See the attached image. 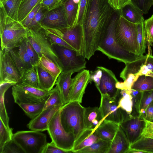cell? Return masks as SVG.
Returning <instances> with one entry per match:
<instances>
[{
    "instance_id": "cell-43",
    "label": "cell",
    "mask_w": 153,
    "mask_h": 153,
    "mask_svg": "<svg viewBox=\"0 0 153 153\" xmlns=\"http://www.w3.org/2000/svg\"><path fill=\"white\" fill-rule=\"evenodd\" d=\"M0 153H2L4 146L12 139V129L7 128L0 119Z\"/></svg>"
},
{
    "instance_id": "cell-13",
    "label": "cell",
    "mask_w": 153,
    "mask_h": 153,
    "mask_svg": "<svg viewBox=\"0 0 153 153\" xmlns=\"http://www.w3.org/2000/svg\"><path fill=\"white\" fill-rule=\"evenodd\" d=\"M22 76L9 51H0V83L4 82L16 84L20 82Z\"/></svg>"
},
{
    "instance_id": "cell-2",
    "label": "cell",
    "mask_w": 153,
    "mask_h": 153,
    "mask_svg": "<svg viewBox=\"0 0 153 153\" xmlns=\"http://www.w3.org/2000/svg\"><path fill=\"white\" fill-rule=\"evenodd\" d=\"M116 12L101 34L97 51H100L109 59H114L125 64L134 61L140 56L125 50L118 43L115 31L120 10Z\"/></svg>"
},
{
    "instance_id": "cell-38",
    "label": "cell",
    "mask_w": 153,
    "mask_h": 153,
    "mask_svg": "<svg viewBox=\"0 0 153 153\" xmlns=\"http://www.w3.org/2000/svg\"><path fill=\"white\" fill-rule=\"evenodd\" d=\"M23 0H8L2 4L8 16L16 21H19V11Z\"/></svg>"
},
{
    "instance_id": "cell-58",
    "label": "cell",
    "mask_w": 153,
    "mask_h": 153,
    "mask_svg": "<svg viewBox=\"0 0 153 153\" xmlns=\"http://www.w3.org/2000/svg\"><path fill=\"white\" fill-rule=\"evenodd\" d=\"M144 118L148 121H153V100L146 109Z\"/></svg>"
},
{
    "instance_id": "cell-1",
    "label": "cell",
    "mask_w": 153,
    "mask_h": 153,
    "mask_svg": "<svg viewBox=\"0 0 153 153\" xmlns=\"http://www.w3.org/2000/svg\"><path fill=\"white\" fill-rule=\"evenodd\" d=\"M116 11L108 0H91L86 20L82 28V55L85 59L89 60L94 54L101 34Z\"/></svg>"
},
{
    "instance_id": "cell-22",
    "label": "cell",
    "mask_w": 153,
    "mask_h": 153,
    "mask_svg": "<svg viewBox=\"0 0 153 153\" xmlns=\"http://www.w3.org/2000/svg\"><path fill=\"white\" fill-rule=\"evenodd\" d=\"M74 73L73 71L62 72L56 82L55 85L60 92L64 105L70 101L71 76Z\"/></svg>"
},
{
    "instance_id": "cell-21",
    "label": "cell",
    "mask_w": 153,
    "mask_h": 153,
    "mask_svg": "<svg viewBox=\"0 0 153 153\" xmlns=\"http://www.w3.org/2000/svg\"><path fill=\"white\" fill-rule=\"evenodd\" d=\"M130 145L120 125L111 141L108 153H128Z\"/></svg>"
},
{
    "instance_id": "cell-36",
    "label": "cell",
    "mask_w": 153,
    "mask_h": 153,
    "mask_svg": "<svg viewBox=\"0 0 153 153\" xmlns=\"http://www.w3.org/2000/svg\"><path fill=\"white\" fill-rule=\"evenodd\" d=\"M64 105L60 92L56 85L51 90L50 94L46 101L43 110L57 106H63Z\"/></svg>"
},
{
    "instance_id": "cell-61",
    "label": "cell",
    "mask_w": 153,
    "mask_h": 153,
    "mask_svg": "<svg viewBox=\"0 0 153 153\" xmlns=\"http://www.w3.org/2000/svg\"><path fill=\"white\" fill-rule=\"evenodd\" d=\"M64 4V3L68 0H60Z\"/></svg>"
},
{
    "instance_id": "cell-56",
    "label": "cell",
    "mask_w": 153,
    "mask_h": 153,
    "mask_svg": "<svg viewBox=\"0 0 153 153\" xmlns=\"http://www.w3.org/2000/svg\"><path fill=\"white\" fill-rule=\"evenodd\" d=\"M108 1L115 11L120 10L126 5L131 3V0H108Z\"/></svg>"
},
{
    "instance_id": "cell-31",
    "label": "cell",
    "mask_w": 153,
    "mask_h": 153,
    "mask_svg": "<svg viewBox=\"0 0 153 153\" xmlns=\"http://www.w3.org/2000/svg\"><path fill=\"white\" fill-rule=\"evenodd\" d=\"M38 65L56 79L62 72L61 69L53 61L43 54L39 58Z\"/></svg>"
},
{
    "instance_id": "cell-16",
    "label": "cell",
    "mask_w": 153,
    "mask_h": 153,
    "mask_svg": "<svg viewBox=\"0 0 153 153\" xmlns=\"http://www.w3.org/2000/svg\"><path fill=\"white\" fill-rule=\"evenodd\" d=\"M90 75L88 70L84 69L72 78L69 102L76 101L82 102L87 86L91 82Z\"/></svg>"
},
{
    "instance_id": "cell-20",
    "label": "cell",
    "mask_w": 153,
    "mask_h": 153,
    "mask_svg": "<svg viewBox=\"0 0 153 153\" xmlns=\"http://www.w3.org/2000/svg\"><path fill=\"white\" fill-rule=\"evenodd\" d=\"M9 51L22 77L24 73L33 65L27 54L23 42L18 48Z\"/></svg>"
},
{
    "instance_id": "cell-12",
    "label": "cell",
    "mask_w": 153,
    "mask_h": 153,
    "mask_svg": "<svg viewBox=\"0 0 153 153\" xmlns=\"http://www.w3.org/2000/svg\"><path fill=\"white\" fill-rule=\"evenodd\" d=\"M125 64V67L120 75V77L124 81L130 74L138 76L145 75L153 77V56L150 53L143 55L134 61Z\"/></svg>"
},
{
    "instance_id": "cell-42",
    "label": "cell",
    "mask_w": 153,
    "mask_h": 153,
    "mask_svg": "<svg viewBox=\"0 0 153 153\" xmlns=\"http://www.w3.org/2000/svg\"><path fill=\"white\" fill-rule=\"evenodd\" d=\"M143 91L131 89V94L132 97V110L130 115L134 117H140V107Z\"/></svg>"
},
{
    "instance_id": "cell-39",
    "label": "cell",
    "mask_w": 153,
    "mask_h": 153,
    "mask_svg": "<svg viewBox=\"0 0 153 153\" xmlns=\"http://www.w3.org/2000/svg\"><path fill=\"white\" fill-rule=\"evenodd\" d=\"M20 82L26 85L38 88V78L35 66H33L24 73Z\"/></svg>"
},
{
    "instance_id": "cell-15",
    "label": "cell",
    "mask_w": 153,
    "mask_h": 153,
    "mask_svg": "<svg viewBox=\"0 0 153 153\" xmlns=\"http://www.w3.org/2000/svg\"><path fill=\"white\" fill-rule=\"evenodd\" d=\"M145 125V118L141 117H134L130 115L120 124L130 145L141 137Z\"/></svg>"
},
{
    "instance_id": "cell-49",
    "label": "cell",
    "mask_w": 153,
    "mask_h": 153,
    "mask_svg": "<svg viewBox=\"0 0 153 153\" xmlns=\"http://www.w3.org/2000/svg\"><path fill=\"white\" fill-rule=\"evenodd\" d=\"M2 153H25L20 146L13 139L4 146Z\"/></svg>"
},
{
    "instance_id": "cell-7",
    "label": "cell",
    "mask_w": 153,
    "mask_h": 153,
    "mask_svg": "<svg viewBox=\"0 0 153 153\" xmlns=\"http://www.w3.org/2000/svg\"><path fill=\"white\" fill-rule=\"evenodd\" d=\"M58 56L62 72H79L86 67L85 57L76 51L57 45H52Z\"/></svg>"
},
{
    "instance_id": "cell-14",
    "label": "cell",
    "mask_w": 153,
    "mask_h": 153,
    "mask_svg": "<svg viewBox=\"0 0 153 153\" xmlns=\"http://www.w3.org/2000/svg\"><path fill=\"white\" fill-rule=\"evenodd\" d=\"M99 108L104 120L120 124L129 114L119 107L116 98L107 94L101 95Z\"/></svg>"
},
{
    "instance_id": "cell-8",
    "label": "cell",
    "mask_w": 153,
    "mask_h": 153,
    "mask_svg": "<svg viewBox=\"0 0 153 153\" xmlns=\"http://www.w3.org/2000/svg\"><path fill=\"white\" fill-rule=\"evenodd\" d=\"M12 90L14 102L18 104L39 103L47 100L51 93V90H44L21 82L13 85Z\"/></svg>"
},
{
    "instance_id": "cell-17",
    "label": "cell",
    "mask_w": 153,
    "mask_h": 153,
    "mask_svg": "<svg viewBox=\"0 0 153 153\" xmlns=\"http://www.w3.org/2000/svg\"><path fill=\"white\" fill-rule=\"evenodd\" d=\"M102 71L99 85L97 88L101 95L107 94L111 98H116L119 96L120 90L116 86L119 82L114 73L111 70L104 67L97 66Z\"/></svg>"
},
{
    "instance_id": "cell-52",
    "label": "cell",
    "mask_w": 153,
    "mask_h": 153,
    "mask_svg": "<svg viewBox=\"0 0 153 153\" xmlns=\"http://www.w3.org/2000/svg\"><path fill=\"white\" fill-rule=\"evenodd\" d=\"M40 3L42 7L48 12L64 4L60 0H42Z\"/></svg>"
},
{
    "instance_id": "cell-11",
    "label": "cell",
    "mask_w": 153,
    "mask_h": 153,
    "mask_svg": "<svg viewBox=\"0 0 153 153\" xmlns=\"http://www.w3.org/2000/svg\"><path fill=\"white\" fill-rule=\"evenodd\" d=\"M44 31L50 33L59 37L82 55L83 33L82 27L77 25L74 27L57 29L42 25Z\"/></svg>"
},
{
    "instance_id": "cell-24",
    "label": "cell",
    "mask_w": 153,
    "mask_h": 153,
    "mask_svg": "<svg viewBox=\"0 0 153 153\" xmlns=\"http://www.w3.org/2000/svg\"><path fill=\"white\" fill-rule=\"evenodd\" d=\"M101 139L95 130L86 129L76 140L72 151L73 153L90 146Z\"/></svg>"
},
{
    "instance_id": "cell-47",
    "label": "cell",
    "mask_w": 153,
    "mask_h": 153,
    "mask_svg": "<svg viewBox=\"0 0 153 153\" xmlns=\"http://www.w3.org/2000/svg\"><path fill=\"white\" fill-rule=\"evenodd\" d=\"M144 23L147 43L149 46H152L153 43V15L144 21Z\"/></svg>"
},
{
    "instance_id": "cell-48",
    "label": "cell",
    "mask_w": 153,
    "mask_h": 153,
    "mask_svg": "<svg viewBox=\"0 0 153 153\" xmlns=\"http://www.w3.org/2000/svg\"><path fill=\"white\" fill-rule=\"evenodd\" d=\"M131 2L141 10L143 13H147L153 5V0H131Z\"/></svg>"
},
{
    "instance_id": "cell-3",
    "label": "cell",
    "mask_w": 153,
    "mask_h": 153,
    "mask_svg": "<svg viewBox=\"0 0 153 153\" xmlns=\"http://www.w3.org/2000/svg\"><path fill=\"white\" fill-rule=\"evenodd\" d=\"M28 33V28L8 16L4 5L0 3L1 49L9 51L18 47Z\"/></svg>"
},
{
    "instance_id": "cell-33",
    "label": "cell",
    "mask_w": 153,
    "mask_h": 153,
    "mask_svg": "<svg viewBox=\"0 0 153 153\" xmlns=\"http://www.w3.org/2000/svg\"><path fill=\"white\" fill-rule=\"evenodd\" d=\"M131 89L120 90V96L118 101L119 107L129 115L131 114L132 107Z\"/></svg>"
},
{
    "instance_id": "cell-51",
    "label": "cell",
    "mask_w": 153,
    "mask_h": 153,
    "mask_svg": "<svg viewBox=\"0 0 153 153\" xmlns=\"http://www.w3.org/2000/svg\"><path fill=\"white\" fill-rule=\"evenodd\" d=\"M43 30L52 45H57L74 50L72 47L59 37L50 33Z\"/></svg>"
},
{
    "instance_id": "cell-27",
    "label": "cell",
    "mask_w": 153,
    "mask_h": 153,
    "mask_svg": "<svg viewBox=\"0 0 153 153\" xmlns=\"http://www.w3.org/2000/svg\"><path fill=\"white\" fill-rule=\"evenodd\" d=\"M35 66L38 78V88L44 90L50 91L55 85L57 79L44 70L38 65Z\"/></svg>"
},
{
    "instance_id": "cell-59",
    "label": "cell",
    "mask_w": 153,
    "mask_h": 153,
    "mask_svg": "<svg viewBox=\"0 0 153 153\" xmlns=\"http://www.w3.org/2000/svg\"><path fill=\"white\" fill-rule=\"evenodd\" d=\"M8 0H0V3L3 4Z\"/></svg>"
},
{
    "instance_id": "cell-26",
    "label": "cell",
    "mask_w": 153,
    "mask_h": 153,
    "mask_svg": "<svg viewBox=\"0 0 153 153\" xmlns=\"http://www.w3.org/2000/svg\"><path fill=\"white\" fill-rule=\"evenodd\" d=\"M120 11L124 18L132 23L138 24L144 21L142 12L131 3L126 5Z\"/></svg>"
},
{
    "instance_id": "cell-5",
    "label": "cell",
    "mask_w": 153,
    "mask_h": 153,
    "mask_svg": "<svg viewBox=\"0 0 153 153\" xmlns=\"http://www.w3.org/2000/svg\"><path fill=\"white\" fill-rule=\"evenodd\" d=\"M137 35V24L127 21L120 11L116 28L117 40L125 50L139 56Z\"/></svg>"
},
{
    "instance_id": "cell-30",
    "label": "cell",
    "mask_w": 153,
    "mask_h": 153,
    "mask_svg": "<svg viewBox=\"0 0 153 153\" xmlns=\"http://www.w3.org/2000/svg\"><path fill=\"white\" fill-rule=\"evenodd\" d=\"M91 0H79L76 17L73 26L80 25L82 28L86 20Z\"/></svg>"
},
{
    "instance_id": "cell-41",
    "label": "cell",
    "mask_w": 153,
    "mask_h": 153,
    "mask_svg": "<svg viewBox=\"0 0 153 153\" xmlns=\"http://www.w3.org/2000/svg\"><path fill=\"white\" fill-rule=\"evenodd\" d=\"M144 21L137 24V40L140 56L143 55V54L145 53L147 47V42L146 33L144 29Z\"/></svg>"
},
{
    "instance_id": "cell-28",
    "label": "cell",
    "mask_w": 153,
    "mask_h": 153,
    "mask_svg": "<svg viewBox=\"0 0 153 153\" xmlns=\"http://www.w3.org/2000/svg\"><path fill=\"white\" fill-rule=\"evenodd\" d=\"M16 84L10 82H4L0 83V119L8 129L10 128L9 125V118L8 116L4 103L5 94L11 86Z\"/></svg>"
},
{
    "instance_id": "cell-10",
    "label": "cell",
    "mask_w": 153,
    "mask_h": 153,
    "mask_svg": "<svg viewBox=\"0 0 153 153\" xmlns=\"http://www.w3.org/2000/svg\"><path fill=\"white\" fill-rule=\"evenodd\" d=\"M28 29V33L27 39L39 58L42 55H44L61 68L59 58L52 45L42 29L38 31H35Z\"/></svg>"
},
{
    "instance_id": "cell-50",
    "label": "cell",
    "mask_w": 153,
    "mask_h": 153,
    "mask_svg": "<svg viewBox=\"0 0 153 153\" xmlns=\"http://www.w3.org/2000/svg\"><path fill=\"white\" fill-rule=\"evenodd\" d=\"M138 77L133 74H130L124 82H118L116 84V87L120 90L131 89L133 83Z\"/></svg>"
},
{
    "instance_id": "cell-23",
    "label": "cell",
    "mask_w": 153,
    "mask_h": 153,
    "mask_svg": "<svg viewBox=\"0 0 153 153\" xmlns=\"http://www.w3.org/2000/svg\"><path fill=\"white\" fill-rule=\"evenodd\" d=\"M104 120L99 108H85L84 121L86 129L95 130Z\"/></svg>"
},
{
    "instance_id": "cell-6",
    "label": "cell",
    "mask_w": 153,
    "mask_h": 153,
    "mask_svg": "<svg viewBox=\"0 0 153 153\" xmlns=\"http://www.w3.org/2000/svg\"><path fill=\"white\" fill-rule=\"evenodd\" d=\"M12 139L25 153H42L47 143L45 134L32 130L18 131L13 134Z\"/></svg>"
},
{
    "instance_id": "cell-19",
    "label": "cell",
    "mask_w": 153,
    "mask_h": 153,
    "mask_svg": "<svg viewBox=\"0 0 153 153\" xmlns=\"http://www.w3.org/2000/svg\"><path fill=\"white\" fill-rule=\"evenodd\" d=\"M63 106H57L43 110L38 115L31 120L27 127L32 130L42 131L48 129L52 119Z\"/></svg>"
},
{
    "instance_id": "cell-53",
    "label": "cell",
    "mask_w": 153,
    "mask_h": 153,
    "mask_svg": "<svg viewBox=\"0 0 153 153\" xmlns=\"http://www.w3.org/2000/svg\"><path fill=\"white\" fill-rule=\"evenodd\" d=\"M72 151H68L61 149L57 147L52 141L47 143L42 153H73Z\"/></svg>"
},
{
    "instance_id": "cell-45",
    "label": "cell",
    "mask_w": 153,
    "mask_h": 153,
    "mask_svg": "<svg viewBox=\"0 0 153 153\" xmlns=\"http://www.w3.org/2000/svg\"><path fill=\"white\" fill-rule=\"evenodd\" d=\"M153 100V90L143 91L140 107V117L144 118L148 106Z\"/></svg>"
},
{
    "instance_id": "cell-46",
    "label": "cell",
    "mask_w": 153,
    "mask_h": 153,
    "mask_svg": "<svg viewBox=\"0 0 153 153\" xmlns=\"http://www.w3.org/2000/svg\"><path fill=\"white\" fill-rule=\"evenodd\" d=\"M24 44L26 51L33 66L37 65L39 60V57L36 51L29 41L27 38L24 40Z\"/></svg>"
},
{
    "instance_id": "cell-32",
    "label": "cell",
    "mask_w": 153,
    "mask_h": 153,
    "mask_svg": "<svg viewBox=\"0 0 153 153\" xmlns=\"http://www.w3.org/2000/svg\"><path fill=\"white\" fill-rule=\"evenodd\" d=\"M47 100L38 103H20L18 105L22 109L26 115L32 119L42 111Z\"/></svg>"
},
{
    "instance_id": "cell-37",
    "label": "cell",
    "mask_w": 153,
    "mask_h": 153,
    "mask_svg": "<svg viewBox=\"0 0 153 153\" xmlns=\"http://www.w3.org/2000/svg\"><path fill=\"white\" fill-rule=\"evenodd\" d=\"M69 27H72L74 23L77 11L78 4L73 0H68L64 4Z\"/></svg>"
},
{
    "instance_id": "cell-18",
    "label": "cell",
    "mask_w": 153,
    "mask_h": 153,
    "mask_svg": "<svg viewBox=\"0 0 153 153\" xmlns=\"http://www.w3.org/2000/svg\"><path fill=\"white\" fill-rule=\"evenodd\" d=\"M41 24L48 27L57 29L69 27L64 5L47 12Z\"/></svg>"
},
{
    "instance_id": "cell-40",
    "label": "cell",
    "mask_w": 153,
    "mask_h": 153,
    "mask_svg": "<svg viewBox=\"0 0 153 153\" xmlns=\"http://www.w3.org/2000/svg\"><path fill=\"white\" fill-rule=\"evenodd\" d=\"M42 0H23L18 13V20L21 22L30 12Z\"/></svg>"
},
{
    "instance_id": "cell-57",
    "label": "cell",
    "mask_w": 153,
    "mask_h": 153,
    "mask_svg": "<svg viewBox=\"0 0 153 153\" xmlns=\"http://www.w3.org/2000/svg\"><path fill=\"white\" fill-rule=\"evenodd\" d=\"M102 74V71L100 68H97L94 71H91L90 75L91 81H93L96 87L100 85Z\"/></svg>"
},
{
    "instance_id": "cell-29",
    "label": "cell",
    "mask_w": 153,
    "mask_h": 153,
    "mask_svg": "<svg viewBox=\"0 0 153 153\" xmlns=\"http://www.w3.org/2000/svg\"><path fill=\"white\" fill-rule=\"evenodd\" d=\"M111 141L100 139L90 146L86 147L76 153H108Z\"/></svg>"
},
{
    "instance_id": "cell-60",
    "label": "cell",
    "mask_w": 153,
    "mask_h": 153,
    "mask_svg": "<svg viewBox=\"0 0 153 153\" xmlns=\"http://www.w3.org/2000/svg\"><path fill=\"white\" fill-rule=\"evenodd\" d=\"M74 2L77 4H79V0H73Z\"/></svg>"
},
{
    "instance_id": "cell-35",
    "label": "cell",
    "mask_w": 153,
    "mask_h": 153,
    "mask_svg": "<svg viewBox=\"0 0 153 153\" xmlns=\"http://www.w3.org/2000/svg\"><path fill=\"white\" fill-rule=\"evenodd\" d=\"M129 150H137L144 153H153V139L141 136L130 145Z\"/></svg>"
},
{
    "instance_id": "cell-44",
    "label": "cell",
    "mask_w": 153,
    "mask_h": 153,
    "mask_svg": "<svg viewBox=\"0 0 153 153\" xmlns=\"http://www.w3.org/2000/svg\"><path fill=\"white\" fill-rule=\"evenodd\" d=\"M47 12L46 10L41 7L27 28L35 31L41 30L42 29V21Z\"/></svg>"
},
{
    "instance_id": "cell-34",
    "label": "cell",
    "mask_w": 153,
    "mask_h": 153,
    "mask_svg": "<svg viewBox=\"0 0 153 153\" xmlns=\"http://www.w3.org/2000/svg\"><path fill=\"white\" fill-rule=\"evenodd\" d=\"M131 89L143 92L153 90V77L140 76L133 83Z\"/></svg>"
},
{
    "instance_id": "cell-9",
    "label": "cell",
    "mask_w": 153,
    "mask_h": 153,
    "mask_svg": "<svg viewBox=\"0 0 153 153\" xmlns=\"http://www.w3.org/2000/svg\"><path fill=\"white\" fill-rule=\"evenodd\" d=\"M60 109L52 119L47 130L52 141L57 147L65 150L72 151L75 138L73 134L66 132L62 127L60 118Z\"/></svg>"
},
{
    "instance_id": "cell-4",
    "label": "cell",
    "mask_w": 153,
    "mask_h": 153,
    "mask_svg": "<svg viewBox=\"0 0 153 153\" xmlns=\"http://www.w3.org/2000/svg\"><path fill=\"white\" fill-rule=\"evenodd\" d=\"M85 110V108L76 101L68 102L60 110V118L62 127L66 132L73 134L76 140L86 129Z\"/></svg>"
},
{
    "instance_id": "cell-54",
    "label": "cell",
    "mask_w": 153,
    "mask_h": 153,
    "mask_svg": "<svg viewBox=\"0 0 153 153\" xmlns=\"http://www.w3.org/2000/svg\"><path fill=\"white\" fill-rule=\"evenodd\" d=\"M41 7L42 5L40 3L37 4L32 9L24 19L21 22L22 24L25 27H27L31 23L36 13Z\"/></svg>"
},
{
    "instance_id": "cell-55",
    "label": "cell",
    "mask_w": 153,
    "mask_h": 153,
    "mask_svg": "<svg viewBox=\"0 0 153 153\" xmlns=\"http://www.w3.org/2000/svg\"><path fill=\"white\" fill-rule=\"evenodd\" d=\"M145 119V125L141 136L153 139V121H148Z\"/></svg>"
},
{
    "instance_id": "cell-25",
    "label": "cell",
    "mask_w": 153,
    "mask_h": 153,
    "mask_svg": "<svg viewBox=\"0 0 153 153\" xmlns=\"http://www.w3.org/2000/svg\"><path fill=\"white\" fill-rule=\"evenodd\" d=\"M119 126V124L113 122L104 120L95 131L100 139L112 141Z\"/></svg>"
}]
</instances>
